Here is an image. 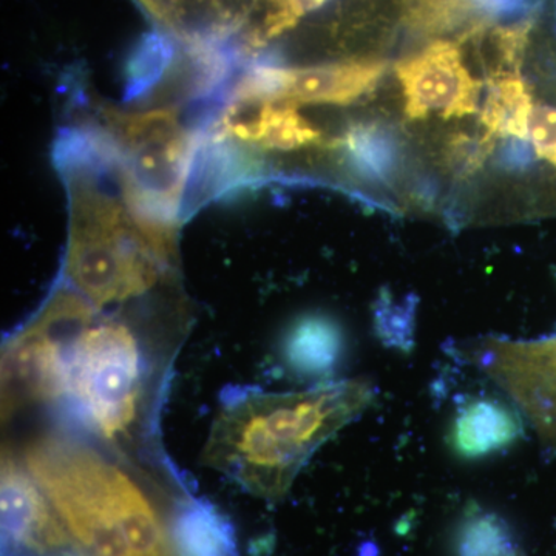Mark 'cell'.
<instances>
[{"instance_id": "obj_1", "label": "cell", "mask_w": 556, "mask_h": 556, "mask_svg": "<svg viewBox=\"0 0 556 556\" xmlns=\"http://www.w3.org/2000/svg\"><path fill=\"white\" fill-rule=\"evenodd\" d=\"M54 159L68 190V280L98 308L155 288L170 268L177 236L131 211L108 156L86 130L61 135Z\"/></svg>"}, {"instance_id": "obj_2", "label": "cell", "mask_w": 556, "mask_h": 556, "mask_svg": "<svg viewBox=\"0 0 556 556\" xmlns=\"http://www.w3.org/2000/svg\"><path fill=\"white\" fill-rule=\"evenodd\" d=\"M367 380L331 383L303 393L251 394L223 409L204 460L254 495H287L306 460L375 399Z\"/></svg>"}, {"instance_id": "obj_3", "label": "cell", "mask_w": 556, "mask_h": 556, "mask_svg": "<svg viewBox=\"0 0 556 556\" xmlns=\"http://www.w3.org/2000/svg\"><path fill=\"white\" fill-rule=\"evenodd\" d=\"M46 313L58 338V401L70 399L80 420L108 441L130 437L139 419L144 361L121 321H94L91 306L60 291Z\"/></svg>"}, {"instance_id": "obj_4", "label": "cell", "mask_w": 556, "mask_h": 556, "mask_svg": "<svg viewBox=\"0 0 556 556\" xmlns=\"http://www.w3.org/2000/svg\"><path fill=\"white\" fill-rule=\"evenodd\" d=\"M28 473L87 556H135L131 515L144 492L115 463L64 437L35 439L25 448Z\"/></svg>"}, {"instance_id": "obj_5", "label": "cell", "mask_w": 556, "mask_h": 556, "mask_svg": "<svg viewBox=\"0 0 556 556\" xmlns=\"http://www.w3.org/2000/svg\"><path fill=\"white\" fill-rule=\"evenodd\" d=\"M396 75L408 118H444L477 113L481 84L470 75L459 43L437 40L415 56L399 62Z\"/></svg>"}, {"instance_id": "obj_6", "label": "cell", "mask_w": 556, "mask_h": 556, "mask_svg": "<svg viewBox=\"0 0 556 556\" xmlns=\"http://www.w3.org/2000/svg\"><path fill=\"white\" fill-rule=\"evenodd\" d=\"M50 501L11 456L2 466L3 556H67L72 546Z\"/></svg>"}, {"instance_id": "obj_7", "label": "cell", "mask_w": 556, "mask_h": 556, "mask_svg": "<svg viewBox=\"0 0 556 556\" xmlns=\"http://www.w3.org/2000/svg\"><path fill=\"white\" fill-rule=\"evenodd\" d=\"M521 419L501 399H467L456 409L450 427L448 445L455 456L482 459L504 452L522 437Z\"/></svg>"}, {"instance_id": "obj_8", "label": "cell", "mask_w": 556, "mask_h": 556, "mask_svg": "<svg viewBox=\"0 0 556 556\" xmlns=\"http://www.w3.org/2000/svg\"><path fill=\"white\" fill-rule=\"evenodd\" d=\"M345 351V336L338 321L311 314L292 324L283 339L285 362L302 378H328L339 367Z\"/></svg>"}, {"instance_id": "obj_9", "label": "cell", "mask_w": 556, "mask_h": 556, "mask_svg": "<svg viewBox=\"0 0 556 556\" xmlns=\"http://www.w3.org/2000/svg\"><path fill=\"white\" fill-rule=\"evenodd\" d=\"M334 150L358 177L382 185L396 177L404 159L396 131L380 121L350 124L342 137L334 139Z\"/></svg>"}, {"instance_id": "obj_10", "label": "cell", "mask_w": 556, "mask_h": 556, "mask_svg": "<svg viewBox=\"0 0 556 556\" xmlns=\"http://www.w3.org/2000/svg\"><path fill=\"white\" fill-rule=\"evenodd\" d=\"M481 123L492 138H518L529 141L527 127L533 109L532 97L519 72H504L486 79Z\"/></svg>"}, {"instance_id": "obj_11", "label": "cell", "mask_w": 556, "mask_h": 556, "mask_svg": "<svg viewBox=\"0 0 556 556\" xmlns=\"http://www.w3.org/2000/svg\"><path fill=\"white\" fill-rule=\"evenodd\" d=\"M172 533L179 556H236V540L229 522L206 504L182 507Z\"/></svg>"}, {"instance_id": "obj_12", "label": "cell", "mask_w": 556, "mask_h": 556, "mask_svg": "<svg viewBox=\"0 0 556 556\" xmlns=\"http://www.w3.org/2000/svg\"><path fill=\"white\" fill-rule=\"evenodd\" d=\"M175 54V42L164 33H153L142 40L127 70V100L144 97L155 89L174 64Z\"/></svg>"}, {"instance_id": "obj_13", "label": "cell", "mask_w": 556, "mask_h": 556, "mask_svg": "<svg viewBox=\"0 0 556 556\" xmlns=\"http://www.w3.org/2000/svg\"><path fill=\"white\" fill-rule=\"evenodd\" d=\"M404 7L405 17L417 30L444 33L477 25L468 0H404Z\"/></svg>"}, {"instance_id": "obj_14", "label": "cell", "mask_w": 556, "mask_h": 556, "mask_svg": "<svg viewBox=\"0 0 556 556\" xmlns=\"http://www.w3.org/2000/svg\"><path fill=\"white\" fill-rule=\"evenodd\" d=\"M376 328H378L379 338L388 346L409 350L413 346V331H415L413 300L396 303L388 295H382L376 308Z\"/></svg>"}, {"instance_id": "obj_15", "label": "cell", "mask_w": 556, "mask_h": 556, "mask_svg": "<svg viewBox=\"0 0 556 556\" xmlns=\"http://www.w3.org/2000/svg\"><path fill=\"white\" fill-rule=\"evenodd\" d=\"M510 552L506 529L500 519L479 517L471 519L460 536L463 556H507Z\"/></svg>"}, {"instance_id": "obj_16", "label": "cell", "mask_w": 556, "mask_h": 556, "mask_svg": "<svg viewBox=\"0 0 556 556\" xmlns=\"http://www.w3.org/2000/svg\"><path fill=\"white\" fill-rule=\"evenodd\" d=\"M495 148V138L484 135L481 138L456 135L445 149V163L452 174L460 178L470 177L481 169Z\"/></svg>"}, {"instance_id": "obj_17", "label": "cell", "mask_w": 556, "mask_h": 556, "mask_svg": "<svg viewBox=\"0 0 556 556\" xmlns=\"http://www.w3.org/2000/svg\"><path fill=\"white\" fill-rule=\"evenodd\" d=\"M527 137L540 159H546L556 148V109L546 104L533 105Z\"/></svg>"}, {"instance_id": "obj_18", "label": "cell", "mask_w": 556, "mask_h": 556, "mask_svg": "<svg viewBox=\"0 0 556 556\" xmlns=\"http://www.w3.org/2000/svg\"><path fill=\"white\" fill-rule=\"evenodd\" d=\"M506 144L501 148V166L510 170L526 169L532 163V149L529 141L518 138H506Z\"/></svg>"}, {"instance_id": "obj_19", "label": "cell", "mask_w": 556, "mask_h": 556, "mask_svg": "<svg viewBox=\"0 0 556 556\" xmlns=\"http://www.w3.org/2000/svg\"><path fill=\"white\" fill-rule=\"evenodd\" d=\"M544 160L551 161V163H554L556 166V148L552 150V152L548 153V155Z\"/></svg>"}]
</instances>
